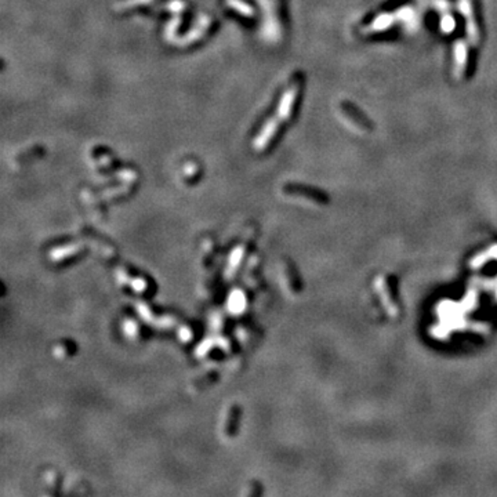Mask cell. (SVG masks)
Listing matches in <instances>:
<instances>
[{
    "instance_id": "4",
    "label": "cell",
    "mask_w": 497,
    "mask_h": 497,
    "mask_svg": "<svg viewBox=\"0 0 497 497\" xmlns=\"http://www.w3.org/2000/svg\"><path fill=\"white\" fill-rule=\"evenodd\" d=\"M341 108H343V111L345 112V115H347L348 118L351 119V120H354L355 125H357L359 129H365V130H366V129H370L369 120L366 119V116H363V115L359 112V109H357L351 104H348V102H344V104L341 105Z\"/></svg>"
},
{
    "instance_id": "3",
    "label": "cell",
    "mask_w": 497,
    "mask_h": 497,
    "mask_svg": "<svg viewBox=\"0 0 497 497\" xmlns=\"http://www.w3.org/2000/svg\"><path fill=\"white\" fill-rule=\"evenodd\" d=\"M280 274H282L286 289L289 290V293L300 294L303 292V279H301V275H300V271L296 267V264L292 260L285 258L282 261V264H280Z\"/></svg>"
},
{
    "instance_id": "6",
    "label": "cell",
    "mask_w": 497,
    "mask_h": 497,
    "mask_svg": "<svg viewBox=\"0 0 497 497\" xmlns=\"http://www.w3.org/2000/svg\"><path fill=\"white\" fill-rule=\"evenodd\" d=\"M76 347L73 345L72 341H59L54 348V355L59 358H65L75 353Z\"/></svg>"
},
{
    "instance_id": "5",
    "label": "cell",
    "mask_w": 497,
    "mask_h": 497,
    "mask_svg": "<svg viewBox=\"0 0 497 497\" xmlns=\"http://www.w3.org/2000/svg\"><path fill=\"white\" fill-rule=\"evenodd\" d=\"M238 423H239V407L231 406L228 416H226L225 424H224V432L228 437L235 435L236 429H238Z\"/></svg>"
},
{
    "instance_id": "2",
    "label": "cell",
    "mask_w": 497,
    "mask_h": 497,
    "mask_svg": "<svg viewBox=\"0 0 497 497\" xmlns=\"http://www.w3.org/2000/svg\"><path fill=\"white\" fill-rule=\"evenodd\" d=\"M285 192L290 196H297V198H303L304 200H308L311 203L323 204L329 203V196L326 192L322 190L314 188V187H307L303 184H287L285 187Z\"/></svg>"
},
{
    "instance_id": "1",
    "label": "cell",
    "mask_w": 497,
    "mask_h": 497,
    "mask_svg": "<svg viewBox=\"0 0 497 497\" xmlns=\"http://www.w3.org/2000/svg\"><path fill=\"white\" fill-rule=\"evenodd\" d=\"M375 292L385 314L391 319H399L403 314L399 278L391 272H383L375 278Z\"/></svg>"
}]
</instances>
